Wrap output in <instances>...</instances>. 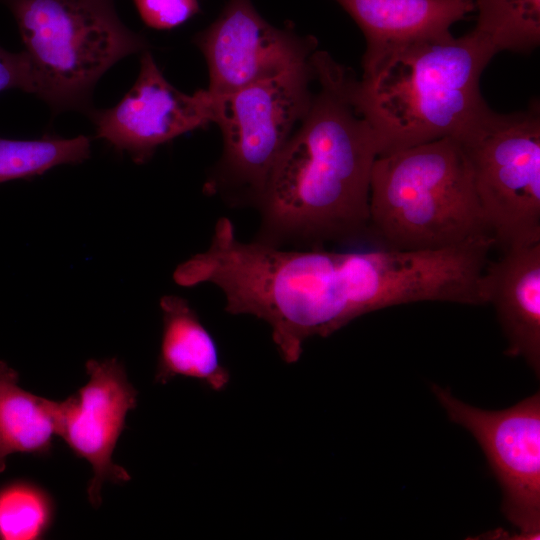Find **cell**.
I'll list each match as a JSON object with an SVG mask.
<instances>
[{
    "label": "cell",
    "mask_w": 540,
    "mask_h": 540,
    "mask_svg": "<svg viewBox=\"0 0 540 540\" xmlns=\"http://www.w3.org/2000/svg\"><path fill=\"white\" fill-rule=\"evenodd\" d=\"M319 90L279 155L258 204L262 238L351 242L370 234L377 139L351 97L355 75L327 52L311 57Z\"/></svg>",
    "instance_id": "cell-1"
},
{
    "label": "cell",
    "mask_w": 540,
    "mask_h": 540,
    "mask_svg": "<svg viewBox=\"0 0 540 540\" xmlns=\"http://www.w3.org/2000/svg\"><path fill=\"white\" fill-rule=\"evenodd\" d=\"M481 280L484 304L493 305L507 339L505 354L521 357L540 375V242L503 249Z\"/></svg>",
    "instance_id": "cell-12"
},
{
    "label": "cell",
    "mask_w": 540,
    "mask_h": 540,
    "mask_svg": "<svg viewBox=\"0 0 540 540\" xmlns=\"http://www.w3.org/2000/svg\"><path fill=\"white\" fill-rule=\"evenodd\" d=\"M12 89L33 94L30 63L24 50L11 52L0 46V93Z\"/></svg>",
    "instance_id": "cell-20"
},
{
    "label": "cell",
    "mask_w": 540,
    "mask_h": 540,
    "mask_svg": "<svg viewBox=\"0 0 540 540\" xmlns=\"http://www.w3.org/2000/svg\"><path fill=\"white\" fill-rule=\"evenodd\" d=\"M496 54L471 30L398 50L355 76L352 101L373 129L379 155L456 138L487 105L480 80Z\"/></svg>",
    "instance_id": "cell-3"
},
{
    "label": "cell",
    "mask_w": 540,
    "mask_h": 540,
    "mask_svg": "<svg viewBox=\"0 0 540 540\" xmlns=\"http://www.w3.org/2000/svg\"><path fill=\"white\" fill-rule=\"evenodd\" d=\"M18 373L0 361V473L16 452L47 456L58 436L62 401L34 395L18 385Z\"/></svg>",
    "instance_id": "cell-15"
},
{
    "label": "cell",
    "mask_w": 540,
    "mask_h": 540,
    "mask_svg": "<svg viewBox=\"0 0 540 540\" xmlns=\"http://www.w3.org/2000/svg\"><path fill=\"white\" fill-rule=\"evenodd\" d=\"M474 31L496 53H530L540 44V0H472Z\"/></svg>",
    "instance_id": "cell-16"
},
{
    "label": "cell",
    "mask_w": 540,
    "mask_h": 540,
    "mask_svg": "<svg viewBox=\"0 0 540 540\" xmlns=\"http://www.w3.org/2000/svg\"><path fill=\"white\" fill-rule=\"evenodd\" d=\"M12 14L34 91L53 111L91 110L98 80L147 42L120 19L114 0H0Z\"/></svg>",
    "instance_id": "cell-5"
},
{
    "label": "cell",
    "mask_w": 540,
    "mask_h": 540,
    "mask_svg": "<svg viewBox=\"0 0 540 540\" xmlns=\"http://www.w3.org/2000/svg\"><path fill=\"white\" fill-rule=\"evenodd\" d=\"M362 31L365 72L406 47L453 37L450 29L474 11L472 0H334Z\"/></svg>",
    "instance_id": "cell-13"
},
{
    "label": "cell",
    "mask_w": 540,
    "mask_h": 540,
    "mask_svg": "<svg viewBox=\"0 0 540 540\" xmlns=\"http://www.w3.org/2000/svg\"><path fill=\"white\" fill-rule=\"evenodd\" d=\"M90 139L79 135L39 139L0 137V183L42 175L63 164H78L90 156Z\"/></svg>",
    "instance_id": "cell-17"
},
{
    "label": "cell",
    "mask_w": 540,
    "mask_h": 540,
    "mask_svg": "<svg viewBox=\"0 0 540 540\" xmlns=\"http://www.w3.org/2000/svg\"><path fill=\"white\" fill-rule=\"evenodd\" d=\"M369 210L371 237L385 248L435 249L492 236L469 162L453 137L378 155Z\"/></svg>",
    "instance_id": "cell-4"
},
{
    "label": "cell",
    "mask_w": 540,
    "mask_h": 540,
    "mask_svg": "<svg viewBox=\"0 0 540 540\" xmlns=\"http://www.w3.org/2000/svg\"><path fill=\"white\" fill-rule=\"evenodd\" d=\"M449 419L481 446L502 491L501 510L520 539L540 537V393L502 410H484L431 386Z\"/></svg>",
    "instance_id": "cell-8"
},
{
    "label": "cell",
    "mask_w": 540,
    "mask_h": 540,
    "mask_svg": "<svg viewBox=\"0 0 540 540\" xmlns=\"http://www.w3.org/2000/svg\"><path fill=\"white\" fill-rule=\"evenodd\" d=\"M142 21L150 28L170 30L200 12L198 0H133Z\"/></svg>",
    "instance_id": "cell-19"
},
{
    "label": "cell",
    "mask_w": 540,
    "mask_h": 540,
    "mask_svg": "<svg viewBox=\"0 0 540 540\" xmlns=\"http://www.w3.org/2000/svg\"><path fill=\"white\" fill-rule=\"evenodd\" d=\"M315 78L311 58L280 75L214 95L212 122L223 153L207 190L238 188L257 202L287 141L307 113Z\"/></svg>",
    "instance_id": "cell-7"
},
{
    "label": "cell",
    "mask_w": 540,
    "mask_h": 540,
    "mask_svg": "<svg viewBox=\"0 0 540 540\" xmlns=\"http://www.w3.org/2000/svg\"><path fill=\"white\" fill-rule=\"evenodd\" d=\"M213 96L207 89L186 94L162 74L143 51L136 81L113 107L90 111L96 136L144 163L176 137L212 122Z\"/></svg>",
    "instance_id": "cell-10"
},
{
    "label": "cell",
    "mask_w": 540,
    "mask_h": 540,
    "mask_svg": "<svg viewBox=\"0 0 540 540\" xmlns=\"http://www.w3.org/2000/svg\"><path fill=\"white\" fill-rule=\"evenodd\" d=\"M209 71L208 91L232 93L308 62L317 40L265 20L251 0H229L195 37Z\"/></svg>",
    "instance_id": "cell-9"
},
{
    "label": "cell",
    "mask_w": 540,
    "mask_h": 540,
    "mask_svg": "<svg viewBox=\"0 0 540 540\" xmlns=\"http://www.w3.org/2000/svg\"><path fill=\"white\" fill-rule=\"evenodd\" d=\"M53 517V500L41 487L15 482L0 489V539H41Z\"/></svg>",
    "instance_id": "cell-18"
},
{
    "label": "cell",
    "mask_w": 540,
    "mask_h": 540,
    "mask_svg": "<svg viewBox=\"0 0 540 540\" xmlns=\"http://www.w3.org/2000/svg\"><path fill=\"white\" fill-rule=\"evenodd\" d=\"M89 381L62 401L58 436L93 472L88 485L90 504L101 505L104 482H128L131 477L112 461L113 451L125 428L127 413L137 406V390L128 381L125 368L116 358L86 362Z\"/></svg>",
    "instance_id": "cell-11"
},
{
    "label": "cell",
    "mask_w": 540,
    "mask_h": 540,
    "mask_svg": "<svg viewBox=\"0 0 540 540\" xmlns=\"http://www.w3.org/2000/svg\"><path fill=\"white\" fill-rule=\"evenodd\" d=\"M173 279L183 287L212 283L224 293L228 313L266 321L287 363L298 361L307 338L328 337L357 318L348 252L244 243L225 217L216 222L208 249L178 265Z\"/></svg>",
    "instance_id": "cell-2"
},
{
    "label": "cell",
    "mask_w": 540,
    "mask_h": 540,
    "mask_svg": "<svg viewBox=\"0 0 540 540\" xmlns=\"http://www.w3.org/2000/svg\"><path fill=\"white\" fill-rule=\"evenodd\" d=\"M496 245L540 242V106L499 113L486 105L455 138Z\"/></svg>",
    "instance_id": "cell-6"
},
{
    "label": "cell",
    "mask_w": 540,
    "mask_h": 540,
    "mask_svg": "<svg viewBox=\"0 0 540 540\" xmlns=\"http://www.w3.org/2000/svg\"><path fill=\"white\" fill-rule=\"evenodd\" d=\"M160 308L163 332L155 382L166 384L181 376L199 380L216 391L224 389L229 372L220 362L215 340L188 301L164 295Z\"/></svg>",
    "instance_id": "cell-14"
}]
</instances>
